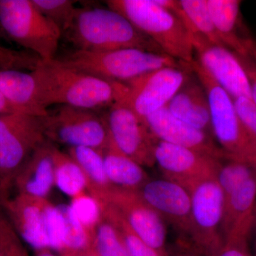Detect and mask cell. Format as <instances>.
Here are the masks:
<instances>
[{
    "label": "cell",
    "instance_id": "cell-1",
    "mask_svg": "<svg viewBox=\"0 0 256 256\" xmlns=\"http://www.w3.org/2000/svg\"><path fill=\"white\" fill-rule=\"evenodd\" d=\"M36 80L38 106L43 112L52 106H70L96 110L124 100V82L96 76L66 66L58 60H40L32 70Z\"/></svg>",
    "mask_w": 256,
    "mask_h": 256
},
{
    "label": "cell",
    "instance_id": "cell-2",
    "mask_svg": "<svg viewBox=\"0 0 256 256\" xmlns=\"http://www.w3.org/2000/svg\"><path fill=\"white\" fill-rule=\"evenodd\" d=\"M62 35L75 50L106 52L137 48L164 54L151 38L110 8H77L72 22Z\"/></svg>",
    "mask_w": 256,
    "mask_h": 256
},
{
    "label": "cell",
    "instance_id": "cell-3",
    "mask_svg": "<svg viewBox=\"0 0 256 256\" xmlns=\"http://www.w3.org/2000/svg\"><path fill=\"white\" fill-rule=\"evenodd\" d=\"M118 12L161 48L164 54L191 66L195 60L192 34L182 22L154 0H108Z\"/></svg>",
    "mask_w": 256,
    "mask_h": 256
},
{
    "label": "cell",
    "instance_id": "cell-4",
    "mask_svg": "<svg viewBox=\"0 0 256 256\" xmlns=\"http://www.w3.org/2000/svg\"><path fill=\"white\" fill-rule=\"evenodd\" d=\"M55 60L66 66L84 73L121 82H129L164 67H190L164 54L137 48L106 52L74 50L64 57Z\"/></svg>",
    "mask_w": 256,
    "mask_h": 256
},
{
    "label": "cell",
    "instance_id": "cell-5",
    "mask_svg": "<svg viewBox=\"0 0 256 256\" xmlns=\"http://www.w3.org/2000/svg\"><path fill=\"white\" fill-rule=\"evenodd\" d=\"M43 117L23 112L0 114V203L10 196L20 170L48 140Z\"/></svg>",
    "mask_w": 256,
    "mask_h": 256
},
{
    "label": "cell",
    "instance_id": "cell-6",
    "mask_svg": "<svg viewBox=\"0 0 256 256\" xmlns=\"http://www.w3.org/2000/svg\"><path fill=\"white\" fill-rule=\"evenodd\" d=\"M0 28L40 60L56 58L62 32L32 0H0Z\"/></svg>",
    "mask_w": 256,
    "mask_h": 256
},
{
    "label": "cell",
    "instance_id": "cell-7",
    "mask_svg": "<svg viewBox=\"0 0 256 256\" xmlns=\"http://www.w3.org/2000/svg\"><path fill=\"white\" fill-rule=\"evenodd\" d=\"M191 68L206 92L212 133L218 146L228 156H256V140L239 118L232 96L196 60L191 64Z\"/></svg>",
    "mask_w": 256,
    "mask_h": 256
},
{
    "label": "cell",
    "instance_id": "cell-8",
    "mask_svg": "<svg viewBox=\"0 0 256 256\" xmlns=\"http://www.w3.org/2000/svg\"><path fill=\"white\" fill-rule=\"evenodd\" d=\"M191 196L190 252L200 256H216L224 246L222 234L224 197L216 178L190 185Z\"/></svg>",
    "mask_w": 256,
    "mask_h": 256
},
{
    "label": "cell",
    "instance_id": "cell-9",
    "mask_svg": "<svg viewBox=\"0 0 256 256\" xmlns=\"http://www.w3.org/2000/svg\"><path fill=\"white\" fill-rule=\"evenodd\" d=\"M46 139L68 148L88 146L104 152L110 142L105 117L96 110L58 106L44 116Z\"/></svg>",
    "mask_w": 256,
    "mask_h": 256
},
{
    "label": "cell",
    "instance_id": "cell-10",
    "mask_svg": "<svg viewBox=\"0 0 256 256\" xmlns=\"http://www.w3.org/2000/svg\"><path fill=\"white\" fill-rule=\"evenodd\" d=\"M193 74L191 67H164L124 82L128 88L124 101L144 121L150 114L166 107Z\"/></svg>",
    "mask_w": 256,
    "mask_h": 256
},
{
    "label": "cell",
    "instance_id": "cell-11",
    "mask_svg": "<svg viewBox=\"0 0 256 256\" xmlns=\"http://www.w3.org/2000/svg\"><path fill=\"white\" fill-rule=\"evenodd\" d=\"M104 117L111 141L118 150L141 166L156 164L154 151L158 140L124 101L109 108Z\"/></svg>",
    "mask_w": 256,
    "mask_h": 256
},
{
    "label": "cell",
    "instance_id": "cell-12",
    "mask_svg": "<svg viewBox=\"0 0 256 256\" xmlns=\"http://www.w3.org/2000/svg\"><path fill=\"white\" fill-rule=\"evenodd\" d=\"M92 196L114 206L146 244L166 254V232L164 220L146 203L139 192L111 185Z\"/></svg>",
    "mask_w": 256,
    "mask_h": 256
},
{
    "label": "cell",
    "instance_id": "cell-13",
    "mask_svg": "<svg viewBox=\"0 0 256 256\" xmlns=\"http://www.w3.org/2000/svg\"><path fill=\"white\" fill-rule=\"evenodd\" d=\"M156 164L164 178L184 188L204 178H216L222 160L198 152L158 140L154 151Z\"/></svg>",
    "mask_w": 256,
    "mask_h": 256
},
{
    "label": "cell",
    "instance_id": "cell-14",
    "mask_svg": "<svg viewBox=\"0 0 256 256\" xmlns=\"http://www.w3.org/2000/svg\"><path fill=\"white\" fill-rule=\"evenodd\" d=\"M195 60L223 88L232 98L252 99L250 85L244 68L233 52L192 34Z\"/></svg>",
    "mask_w": 256,
    "mask_h": 256
},
{
    "label": "cell",
    "instance_id": "cell-15",
    "mask_svg": "<svg viewBox=\"0 0 256 256\" xmlns=\"http://www.w3.org/2000/svg\"><path fill=\"white\" fill-rule=\"evenodd\" d=\"M52 205L46 198L18 193L0 203L18 236L34 250L50 249L47 225Z\"/></svg>",
    "mask_w": 256,
    "mask_h": 256
},
{
    "label": "cell",
    "instance_id": "cell-16",
    "mask_svg": "<svg viewBox=\"0 0 256 256\" xmlns=\"http://www.w3.org/2000/svg\"><path fill=\"white\" fill-rule=\"evenodd\" d=\"M144 122L158 140L188 148L217 160L228 158L212 136L175 117L166 106L150 114Z\"/></svg>",
    "mask_w": 256,
    "mask_h": 256
},
{
    "label": "cell",
    "instance_id": "cell-17",
    "mask_svg": "<svg viewBox=\"0 0 256 256\" xmlns=\"http://www.w3.org/2000/svg\"><path fill=\"white\" fill-rule=\"evenodd\" d=\"M163 220L185 235L191 232V196L186 188L168 178L149 180L138 190Z\"/></svg>",
    "mask_w": 256,
    "mask_h": 256
},
{
    "label": "cell",
    "instance_id": "cell-18",
    "mask_svg": "<svg viewBox=\"0 0 256 256\" xmlns=\"http://www.w3.org/2000/svg\"><path fill=\"white\" fill-rule=\"evenodd\" d=\"M256 206V178L254 176L224 200L222 234L227 240L248 239Z\"/></svg>",
    "mask_w": 256,
    "mask_h": 256
},
{
    "label": "cell",
    "instance_id": "cell-19",
    "mask_svg": "<svg viewBox=\"0 0 256 256\" xmlns=\"http://www.w3.org/2000/svg\"><path fill=\"white\" fill-rule=\"evenodd\" d=\"M193 77H190L166 108L175 117L213 137L208 97L196 76Z\"/></svg>",
    "mask_w": 256,
    "mask_h": 256
},
{
    "label": "cell",
    "instance_id": "cell-20",
    "mask_svg": "<svg viewBox=\"0 0 256 256\" xmlns=\"http://www.w3.org/2000/svg\"><path fill=\"white\" fill-rule=\"evenodd\" d=\"M52 142L47 140L32 154L15 178L16 193L46 198L55 186Z\"/></svg>",
    "mask_w": 256,
    "mask_h": 256
},
{
    "label": "cell",
    "instance_id": "cell-21",
    "mask_svg": "<svg viewBox=\"0 0 256 256\" xmlns=\"http://www.w3.org/2000/svg\"><path fill=\"white\" fill-rule=\"evenodd\" d=\"M238 0H207L214 26L224 46L234 53L248 55L245 40L250 35L240 18Z\"/></svg>",
    "mask_w": 256,
    "mask_h": 256
},
{
    "label": "cell",
    "instance_id": "cell-22",
    "mask_svg": "<svg viewBox=\"0 0 256 256\" xmlns=\"http://www.w3.org/2000/svg\"><path fill=\"white\" fill-rule=\"evenodd\" d=\"M0 92L24 114L44 116L38 106L36 80L32 72L0 70Z\"/></svg>",
    "mask_w": 256,
    "mask_h": 256
},
{
    "label": "cell",
    "instance_id": "cell-23",
    "mask_svg": "<svg viewBox=\"0 0 256 256\" xmlns=\"http://www.w3.org/2000/svg\"><path fill=\"white\" fill-rule=\"evenodd\" d=\"M104 158L106 175L114 186L138 191L150 180L143 166L118 150L110 138Z\"/></svg>",
    "mask_w": 256,
    "mask_h": 256
},
{
    "label": "cell",
    "instance_id": "cell-24",
    "mask_svg": "<svg viewBox=\"0 0 256 256\" xmlns=\"http://www.w3.org/2000/svg\"><path fill=\"white\" fill-rule=\"evenodd\" d=\"M175 15L191 34L204 37L214 44L224 46L218 36L207 5V0H180Z\"/></svg>",
    "mask_w": 256,
    "mask_h": 256
},
{
    "label": "cell",
    "instance_id": "cell-25",
    "mask_svg": "<svg viewBox=\"0 0 256 256\" xmlns=\"http://www.w3.org/2000/svg\"><path fill=\"white\" fill-rule=\"evenodd\" d=\"M67 153L80 166L87 178V192L90 195L111 186L106 175L104 152L88 146L68 148Z\"/></svg>",
    "mask_w": 256,
    "mask_h": 256
},
{
    "label": "cell",
    "instance_id": "cell-26",
    "mask_svg": "<svg viewBox=\"0 0 256 256\" xmlns=\"http://www.w3.org/2000/svg\"><path fill=\"white\" fill-rule=\"evenodd\" d=\"M55 186L70 198L87 192L88 181L80 166L67 152L52 143Z\"/></svg>",
    "mask_w": 256,
    "mask_h": 256
},
{
    "label": "cell",
    "instance_id": "cell-27",
    "mask_svg": "<svg viewBox=\"0 0 256 256\" xmlns=\"http://www.w3.org/2000/svg\"><path fill=\"white\" fill-rule=\"evenodd\" d=\"M102 218L114 224L122 236L130 256H166V254L150 246L131 227L126 218L114 206L98 201Z\"/></svg>",
    "mask_w": 256,
    "mask_h": 256
},
{
    "label": "cell",
    "instance_id": "cell-28",
    "mask_svg": "<svg viewBox=\"0 0 256 256\" xmlns=\"http://www.w3.org/2000/svg\"><path fill=\"white\" fill-rule=\"evenodd\" d=\"M224 160L216 178L225 200L248 180L255 176L256 172L252 165L242 158L228 156L225 162Z\"/></svg>",
    "mask_w": 256,
    "mask_h": 256
},
{
    "label": "cell",
    "instance_id": "cell-29",
    "mask_svg": "<svg viewBox=\"0 0 256 256\" xmlns=\"http://www.w3.org/2000/svg\"><path fill=\"white\" fill-rule=\"evenodd\" d=\"M63 226L64 250H80L94 248V242L77 218L70 204L58 205Z\"/></svg>",
    "mask_w": 256,
    "mask_h": 256
},
{
    "label": "cell",
    "instance_id": "cell-30",
    "mask_svg": "<svg viewBox=\"0 0 256 256\" xmlns=\"http://www.w3.org/2000/svg\"><path fill=\"white\" fill-rule=\"evenodd\" d=\"M94 248L99 256H130L118 229L102 216L94 234Z\"/></svg>",
    "mask_w": 256,
    "mask_h": 256
},
{
    "label": "cell",
    "instance_id": "cell-31",
    "mask_svg": "<svg viewBox=\"0 0 256 256\" xmlns=\"http://www.w3.org/2000/svg\"><path fill=\"white\" fill-rule=\"evenodd\" d=\"M70 206L94 242L96 227L102 220L98 202L85 192L72 198Z\"/></svg>",
    "mask_w": 256,
    "mask_h": 256
},
{
    "label": "cell",
    "instance_id": "cell-32",
    "mask_svg": "<svg viewBox=\"0 0 256 256\" xmlns=\"http://www.w3.org/2000/svg\"><path fill=\"white\" fill-rule=\"evenodd\" d=\"M42 14L60 28L62 33L72 22L76 6L72 0H32Z\"/></svg>",
    "mask_w": 256,
    "mask_h": 256
},
{
    "label": "cell",
    "instance_id": "cell-33",
    "mask_svg": "<svg viewBox=\"0 0 256 256\" xmlns=\"http://www.w3.org/2000/svg\"><path fill=\"white\" fill-rule=\"evenodd\" d=\"M40 60L38 56L31 52L11 50L3 46L0 43V70L32 72L36 68Z\"/></svg>",
    "mask_w": 256,
    "mask_h": 256
},
{
    "label": "cell",
    "instance_id": "cell-34",
    "mask_svg": "<svg viewBox=\"0 0 256 256\" xmlns=\"http://www.w3.org/2000/svg\"><path fill=\"white\" fill-rule=\"evenodd\" d=\"M26 252L9 220L0 215V256H22Z\"/></svg>",
    "mask_w": 256,
    "mask_h": 256
},
{
    "label": "cell",
    "instance_id": "cell-35",
    "mask_svg": "<svg viewBox=\"0 0 256 256\" xmlns=\"http://www.w3.org/2000/svg\"><path fill=\"white\" fill-rule=\"evenodd\" d=\"M233 100L239 118L256 140V106L252 99L246 97L236 98Z\"/></svg>",
    "mask_w": 256,
    "mask_h": 256
},
{
    "label": "cell",
    "instance_id": "cell-36",
    "mask_svg": "<svg viewBox=\"0 0 256 256\" xmlns=\"http://www.w3.org/2000/svg\"><path fill=\"white\" fill-rule=\"evenodd\" d=\"M246 74L252 92V100L256 106V63L249 55L240 56L234 53Z\"/></svg>",
    "mask_w": 256,
    "mask_h": 256
},
{
    "label": "cell",
    "instance_id": "cell-37",
    "mask_svg": "<svg viewBox=\"0 0 256 256\" xmlns=\"http://www.w3.org/2000/svg\"><path fill=\"white\" fill-rule=\"evenodd\" d=\"M248 239H236L225 242L216 256H252L249 250Z\"/></svg>",
    "mask_w": 256,
    "mask_h": 256
},
{
    "label": "cell",
    "instance_id": "cell-38",
    "mask_svg": "<svg viewBox=\"0 0 256 256\" xmlns=\"http://www.w3.org/2000/svg\"><path fill=\"white\" fill-rule=\"evenodd\" d=\"M22 112L10 102L2 92H0V114ZM24 114V112H23Z\"/></svg>",
    "mask_w": 256,
    "mask_h": 256
},
{
    "label": "cell",
    "instance_id": "cell-39",
    "mask_svg": "<svg viewBox=\"0 0 256 256\" xmlns=\"http://www.w3.org/2000/svg\"><path fill=\"white\" fill-rule=\"evenodd\" d=\"M60 254V256H99L94 248L80 250H66Z\"/></svg>",
    "mask_w": 256,
    "mask_h": 256
},
{
    "label": "cell",
    "instance_id": "cell-40",
    "mask_svg": "<svg viewBox=\"0 0 256 256\" xmlns=\"http://www.w3.org/2000/svg\"><path fill=\"white\" fill-rule=\"evenodd\" d=\"M245 46L248 54L255 60L256 63V40L252 35H249L245 40Z\"/></svg>",
    "mask_w": 256,
    "mask_h": 256
},
{
    "label": "cell",
    "instance_id": "cell-41",
    "mask_svg": "<svg viewBox=\"0 0 256 256\" xmlns=\"http://www.w3.org/2000/svg\"><path fill=\"white\" fill-rule=\"evenodd\" d=\"M35 256H55L50 252V248L40 249L35 250Z\"/></svg>",
    "mask_w": 256,
    "mask_h": 256
},
{
    "label": "cell",
    "instance_id": "cell-42",
    "mask_svg": "<svg viewBox=\"0 0 256 256\" xmlns=\"http://www.w3.org/2000/svg\"><path fill=\"white\" fill-rule=\"evenodd\" d=\"M242 159L246 160L250 164L252 165V168H254L256 172V156H252V158H242Z\"/></svg>",
    "mask_w": 256,
    "mask_h": 256
},
{
    "label": "cell",
    "instance_id": "cell-43",
    "mask_svg": "<svg viewBox=\"0 0 256 256\" xmlns=\"http://www.w3.org/2000/svg\"><path fill=\"white\" fill-rule=\"evenodd\" d=\"M255 229V250H256V206L255 208V213H254V224H252V229Z\"/></svg>",
    "mask_w": 256,
    "mask_h": 256
},
{
    "label": "cell",
    "instance_id": "cell-44",
    "mask_svg": "<svg viewBox=\"0 0 256 256\" xmlns=\"http://www.w3.org/2000/svg\"><path fill=\"white\" fill-rule=\"evenodd\" d=\"M174 256H200L196 255V254H194L191 252H182L181 254H178V255H175Z\"/></svg>",
    "mask_w": 256,
    "mask_h": 256
},
{
    "label": "cell",
    "instance_id": "cell-45",
    "mask_svg": "<svg viewBox=\"0 0 256 256\" xmlns=\"http://www.w3.org/2000/svg\"><path fill=\"white\" fill-rule=\"evenodd\" d=\"M22 256H28V252H24V254H23V255H22Z\"/></svg>",
    "mask_w": 256,
    "mask_h": 256
}]
</instances>
